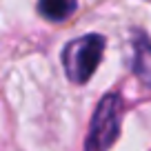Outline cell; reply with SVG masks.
I'll list each match as a JSON object with an SVG mask.
<instances>
[{
  "mask_svg": "<svg viewBox=\"0 0 151 151\" xmlns=\"http://www.w3.org/2000/svg\"><path fill=\"white\" fill-rule=\"evenodd\" d=\"M104 47L107 40L100 33H87L67 42V47L62 49V67L67 78L73 85H85L98 69Z\"/></svg>",
  "mask_w": 151,
  "mask_h": 151,
  "instance_id": "cell-1",
  "label": "cell"
},
{
  "mask_svg": "<svg viewBox=\"0 0 151 151\" xmlns=\"http://www.w3.org/2000/svg\"><path fill=\"white\" fill-rule=\"evenodd\" d=\"M122 127V98L118 93H107L98 102L91 116L85 151H109L120 138Z\"/></svg>",
  "mask_w": 151,
  "mask_h": 151,
  "instance_id": "cell-2",
  "label": "cell"
},
{
  "mask_svg": "<svg viewBox=\"0 0 151 151\" xmlns=\"http://www.w3.org/2000/svg\"><path fill=\"white\" fill-rule=\"evenodd\" d=\"M131 69L142 85L151 87V40L145 33H138L133 38V62Z\"/></svg>",
  "mask_w": 151,
  "mask_h": 151,
  "instance_id": "cell-3",
  "label": "cell"
},
{
  "mask_svg": "<svg viewBox=\"0 0 151 151\" xmlns=\"http://www.w3.org/2000/svg\"><path fill=\"white\" fill-rule=\"evenodd\" d=\"M78 0H38V14L49 22H65L76 14Z\"/></svg>",
  "mask_w": 151,
  "mask_h": 151,
  "instance_id": "cell-4",
  "label": "cell"
}]
</instances>
